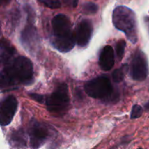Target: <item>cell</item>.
Segmentation results:
<instances>
[{
  "mask_svg": "<svg viewBox=\"0 0 149 149\" xmlns=\"http://www.w3.org/2000/svg\"><path fill=\"white\" fill-rule=\"evenodd\" d=\"M33 64L29 58L23 56L14 58L1 71V89L17 84H29L33 79Z\"/></svg>",
  "mask_w": 149,
  "mask_h": 149,
  "instance_id": "6da1fadb",
  "label": "cell"
},
{
  "mask_svg": "<svg viewBox=\"0 0 149 149\" xmlns=\"http://www.w3.org/2000/svg\"><path fill=\"white\" fill-rule=\"evenodd\" d=\"M52 44L60 52H67L74 48L76 37L72 31L69 18L63 14H58L52 20Z\"/></svg>",
  "mask_w": 149,
  "mask_h": 149,
  "instance_id": "7a4b0ae2",
  "label": "cell"
},
{
  "mask_svg": "<svg viewBox=\"0 0 149 149\" xmlns=\"http://www.w3.org/2000/svg\"><path fill=\"white\" fill-rule=\"evenodd\" d=\"M112 20L115 27L123 31L132 43L138 42L136 16L131 9L125 6L117 7L113 12Z\"/></svg>",
  "mask_w": 149,
  "mask_h": 149,
  "instance_id": "3957f363",
  "label": "cell"
},
{
  "mask_svg": "<svg viewBox=\"0 0 149 149\" xmlns=\"http://www.w3.org/2000/svg\"><path fill=\"white\" fill-rule=\"evenodd\" d=\"M69 103L68 89L65 83L58 86L46 100L47 110L55 114H63L68 109Z\"/></svg>",
  "mask_w": 149,
  "mask_h": 149,
  "instance_id": "277c9868",
  "label": "cell"
},
{
  "mask_svg": "<svg viewBox=\"0 0 149 149\" xmlns=\"http://www.w3.org/2000/svg\"><path fill=\"white\" fill-rule=\"evenodd\" d=\"M84 88L90 97L95 99L110 98L113 93L110 80L105 77H99L87 81Z\"/></svg>",
  "mask_w": 149,
  "mask_h": 149,
  "instance_id": "5b68a950",
  "label": "cell"
},
{
  "mask_svg": "<svg viewBox=\"0 0 149 149\" xmlns=\"http://www.w3.org/2000/svg\"><path fill=\"white\" fill-rule=\"evenodd\" d=\"M148 74V65L145 54L141 50L137 51L131 64V77L135 81H143Z\"/></svg>",
  "mask_w": 149,
  "mask_h": 149,
  "instance_id": "8992f818",
  "label": "cell"
},
{
  "mask_svg": "<svg viewBox=\"0 0 149 149\" xmlns=\"http://www.w3.org/2000/svg\"><path fill=\"white\" fill-rule=\"evenodd\" d=\"M49 137V131L45 126L33 122L29 130V146L31 149H38L45 144Z\"/></svg>",
  "mask_w": 149,
  "mask_h": 149,
  "instance_id": "52a82bcc",
  "label": "cell"
},
{
  "mask_svg": "<svg viewBox=\"0 0 149 149\" xmlns=\"http://www.w3.org/2000/svg\"><path fill=\"white\" fill-rule=\"evenodd\" d=\"M17 108V101L14 96H7L1 101L0 107V123L1 126L8 125L12 122Z\"/></svg>",
  "mask_w": 149,
  "mask_h": 149,
  "instance_id": "ba28073f",
  "label": "cell"
},
{
  "mask_svg": "<svg viewBox=\"0 0 149 149\" xmlns=\"http://www.w3.org/2000/svg\"><path fill=\"white\" fill-rule=\"evenodd\" d=\"M93 23L90 20H82L77 26L76 31V42L80 47L87 46L93 35Z\"/></svg>",
  "mask_w": 149,
  "mask_h": 149,
  "instance_id": "9c48e42d",
  "label": "cell"
},
{
  "mask_svg": "<svg viewBox=\"0 0 149 149\" xmlns=\"http://www.w3.org/2000/svg\"><path fill=\"white\" fill-rule=\"evenodd\" d=\"M114 52L110 45H106L100 51L99 56V65L103 71H110L114 65Z\"/></svg>",
  "mask_w": 149,
  "mask_h": 149,
  "instance_id": "30bf717a",
  "label": "cell"
},
{
  "mask_svg": "<svg viewBox=\"0 0 149 149\" xmlns=\"http://www.w3.org/2000/svg\"><path fill=\"white\" fill-rule=\"evenodd\" d=\"M21 42L23 45L28 47H32L38 42V35L36 29L32 24H28L21 33Z\"/></svg>",
  "mask_w": 149,
  "mask_h": 149,
  "instance_id": "8fae6325",
  "label": "cell"
},
{
  "mask_svg": "<svg viewBox=\"0 0 149 149\" xmlns=\"http://www.w3.org/2000/svg\"><path fill=\"white\" fill-rule=\"evenodd\" d=\"M16 53L15 49L13 45H10L7 40L2 39L1 43V62L4 65H7L14 59Z\"/></svg>",
  "mask_w": 149,
  "mask_h": 149,
  "instance_id": "7c38bea8",
  "label": "cell"
},
{
  "mask_svg": "<svg viewBox=\"0 0 149 149\" xmlns=\"http://www.w3.org/2000/svg\"><path fill=\"white\" fill-rule=\"evenodd\" d=\"M11 142L17 148H24L26 146V138L24 131L17 130L11 135Z\"/></svg>",
  "mask_w": 149,
  "mask_h": 149,
  "instance_id": "4fadbf2b",
  "label": "cell"
},
{
  "mask_svg": "<svg viewBox=\"0 0 149 149\" xmlns=\"http://www.w3.org/2000/svg\"><path fill=\"white\" fill-rule=\"evenodd\" d=\"M98 10V7L97 4L93 2H86L83 4L82 12L86 15L95 14Z\"/></svg>",
  "mask_w": 149,
  "mask_h": 149,
  "instance_id": "5bb4252c",
  "label": "cell"
},
{
  "mask_svg": "<svg viewBox=\"0 0 149 149\" xmlns=\"http://www.w3.org/2000/svg\"><path fill=\"white\" fill-rule=\"evenodd\" d=\"M125 47H126V42H125V40H123V39H120V40L116 43V55H117V58L119 61H121V60L123 58L124 55H125Z\"/></svg>",
  "mask_w": 149,
  "mask_h": 149,
  "instance_id": "9a60e30c",
  "label": "cell"
},
{
  "mask_svg": "<svg viewBox=\"0 0 149 149\" xmlns=\"http://www.w3.org/2000/svg\"><path fill=\"white\" fill-rule=\"evenodd\" d=\"M125 78V72H124V68H120L115 70L112 74V79L113 81L116 83L122 82Z\"/></svg>",
  "mask_w": 149,
  "mask_h": 149,
  "instance_id": "2e32d148",
  "label": "cell"
},
{
  "mask_svg": "<svg viewBox=\"0 0 149 149\" xmlns=\"http://www.w3.org/2000/svg\"><path fill=\"white\" fill-rule=\"evenodd\" d=\"M39 1L44 5L50 9H58L61 6L60 0H39Z\"/></svg>",
  "mask_w": 149,
  "mask_h": 149,
  "instance_id": "e0dca14e",
  "label": "cell"
},
{
  "mask_svg": "<svg viewBox=\"0 0 149 149\" xmlns=\"http://www.w3.org/2000/svg\"><path fill=\"white\" fill-rule=\"evenodd\" d=\"M143 112V110L141 106H140L139 105H135V106H133V107L132 109L130 118L132 119H138V118L141 117L142 116Z\"/></svg>",
  "mask_w": 149,
  "mask_h": 149,
  "instance_id": "ac0fdd59",
  "label": "cell"
},
{
  "mask_svg": "<svg viewBox=\"0 0 149 149\" xmlns=\"http://www.w3.org/2000/svg\"><path fill=\"white\" fill-rule=\"evenodd\" d=\"M29 96L31 97V98L34 100L35 101L38 102L39 103H44V96L40 94H36V93H31L29 94Z\"/></svg>",
  "mask_w": 149,
  "mask_h": 149,
  "instance_id": "d6986e66",
  "label": "cell"
},
{
  "mask_svg": "<svg viewBox=\"0 0 149 149\" xmlns=\"http://www.w3.org/2000/svg\"><path fill=\"white\" fill-rule=\"evenodd\" d=\"M63 1L65 4L73 7H76L78 4V0H63Z\"/></svg>",
  "mask_w": 149,
  "mask_h": 149,
  "instance_id": "ffe728a7",
  "label": "cell"
},
{
  "mask_svg": "<svg viewBox=\"0 0 149 149\" xmlns=\"http://www.w3.org/2000/svg\"><path fill=\"white\" fill-rule=\"evenodd\" d=\"M10 1L11 0H1V3L3 5H7L8 4H10Z\"/></svg>",
  "mask_w": 149,
  "mask_h": 149,
  "instance_id": "44dd1931",
  "label": "cell"
},
{
  "mask_svg": "<svg viewBox=\"0 0 149 149\" xmlns=\"http://www.w3.org/2000/svg\"><path fill=\"white\" fill-rule=\"evenodd\" d=\"M145 109L147 111H149V101L145 105Z\"/></svg>",
  "mask_w": 149,
  "mask_h": 149,
  "instance_id": "7402d4cb",
  "label": "cell"
},
{
  "mask_svg": "<svg viewBox=\"0 0 149 149\" xmlns=\"http://www.w3.org/2000/svg\"><path fill=\"white\" fill-rule=\"evenodd\" d=\"M138 149H142L141 148H138Z\"/></svg>",
  "mask_w": 149,
  "mask_h": 149,
  "instance_id": "603a6c76",
  "label": "cell"
}]
</instances>
